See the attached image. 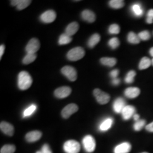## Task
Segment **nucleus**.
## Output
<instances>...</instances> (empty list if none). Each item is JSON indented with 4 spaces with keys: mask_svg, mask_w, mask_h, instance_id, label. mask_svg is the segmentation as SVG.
<instances>
[{
    "mask_svg": "<svg viewBox=\"0 0 153 153\" xmlns=\"http://www.w3.org/2000/svg\"><path fill=\"white\" fill-rule=\"evenodd\" d=\"M100 61L102 65L109 67H113L117 63V60L115 58L111 57H103L100 59Z\"/></svg>",
    "mask_w": 153,
    "mask_h": 153,
    "instance_id": "21",
    "label": "nucleus"
},
{
    "mask_svg": "<svg viewBox=\"0 0 153 153\" xmlns=\"http://www.w3.org/2000/svg\"><path fill=\"white\" fill-rule=\"evenodd\" d=\"M31 1L29 0H21L20 3L16 6V8L19 10H22L26 9L31 3Z\"/></svg>",
    "mask_w": 153,
    "mask_h": 153,
    "instance_id": "31",
    "label": "nucleus"
},
{
    "mask_svg": "<svg viewBox=\"0 0 153 153\" xmlns=\"http://www.w3.org/2000/svg\"><path fill=\"white\" fill-rule=\"evenodd\" d=\"M127 40L128 42L131 44H138L141 41L138 35L133 32H130L128 33Z\"/></svg>",
    "mask_w": 153,
    "mask_h": 153,
    "instance_id": "23",
    "label": "nucleus"
},
{
    "mask_svg": "<svg viewBox=\"0 0 153 153\" xmlns=\"http://www.w3.org/2000/svg\"><path fill=\"white\" fill-rule=\"evenodd\" d=\"M138 35L140 39V40H148L151 38L150 33L147 30H145L140 32L138 33Z\"/></svg>",
    "mask_w": 153,
    "mask_h": 153,
    "instance_id": "35",
    "label": "nucleus"
},
{
    "mask_svg": "<svg viewBox=\"0 0 153 153\" xmlns=\"http://www.w3.org/2000/svg\"><path fill=\"white\" fill-rule=\"evenodd\" d=\"M131 11L136 16H141L143 14L142 7L140 4H134L131 6Z\"/></svg>",
    "mask_w": 153,
    "mask_h": 153,
    "instance_id": "26",
    "label": "nucleus"
},
{
    "mask_svg": "<svg viewBox=\"0 0 153 153\" xmlns=\"http://www.w3.org/2000/svg\"><path fill=\"white\" fill-rule=\"evenodd\" d=\"M146 22L148 24H152L153 23V9L149 10L147 14Z\"/></svg>",
    "mask_w": 153,
    "mask_h": 153,
    "instance_id": "36",
    "label": "nucleus"
},
{
    "mask_svg": "<svg viewBox=\"0 0 153 153\" xmlns=\"http://www.w3.org/2000/svg\"><path fill=\"white\" fill-rule=\"evenodd\" d=\"M145 124H146V121L145 120H139L134 123V124L133 126L134 129L136 131H140L143 128Z\"/></svg>",
    "mask_w": 153,
    "mask_h": 153,
    "instance_id": "32",
    "label": "nucleus"
},
{
    "mask_svg": "<svg viewBox=\"0 0 153 153\" xmlns=\"http://www.w3.org/2000/svg\"><path fill=\"white\" fill-rule=\"evenodd\" d=\"M152 65H153V59H152Z\"/></svg>",
    "mask_w": 153,
    "mask_h": 153,
    "instance_id": "46",
    "label": "nucleus"
},
{
    "mask_svg": "<svg viewBox=\"0 0 153 153\" xmlns=\"http://www.w3.org/2000/svg\"><path fill=\"white\" fill-rule=\"evenodd\" d=\"M145 128H146V130L147 131H150V132H153V122L146 126Z\"/></svg>",
    "mask_w": 153,
    "mask_h": 153,
    "instance_id": "39",
    "label": "nucleus"
},
{
    "mask_svg": "<svg viewBox=\"0 0 153 153\" xmlns=\"http://www.w3.org/2000/svg\"><path fill=\"white\" fill-rule=\"evenodd\" d=\"M149 53H150V55H151V56H152L153 57V47L150 48L149 51Z\"/></svg>",
    "mask_w": 153,
    "mask_h": 153,
    "instance_id": "44",
    "label": "nucleus"
},
{
    "mask_svg": "<svg viewBox=\"0 0 153 153\" xmlns=\"http://www.w3.org/2000/svg\"><path fill=\"white\" fill-rule=\"evenodd\" d=\"M100 36L98 33L93 34L88 41V46L90 48H93L100 42Z\"/></svg>",
    "mask_w": 153,
    "mask_h": 153,
    "instance_id": "20",
    "label": "nucleus"
},
{
    "mask_svg": "<svg viewBox=\"0 0 153 153\" xmlns=\"http://www.w3.org/2000/svg\"><path fill=\"white\" fill-rule=\"evenodd\" d=\"M152 64V60H150L149 58H148L147 57H143L140 61L138 68L140 70L146 69L148 68H149Z\"/></svg>",
    "mask_w": 153,
    "mask_h": 153,
    "instance_id": "22",
    "label": "nucleus"
},
{
    "mask_svg": "<svg viewBox=\"0 0 153 153\" xmlns=\"http://www.w3.org/2000/svg\"><path fill=\"white\" fill-rule=\"evenodd\" d=\"M136 109L132 105H126L122 111L121 114L124 120H128L130 119L132 116L135 114Z\"/></svg>",
    "mask_w": 153,
    "mask_h": 153,
    "instance_id": "12",
    "label": "nucleus"
},
{
    "mask_svg": "<svg viewBox=\"0 0 153 153\" xmlns=\"http://www.w3.org/2000/svg\"><path fill=\"white\" fill-rule=\"evenodd\" d=\"M83 144L86 152L88 153H92L95 149V140L94 138L90 135L86 136L83 138Z\"/></svg>",
    "mask_w": 153,
    "mask_h": 153,
    "instance_id": "5",
    "label": "nucleus"
},
{
    "mask_svg": "<svg viewBox=\"0 0 153 153\" xmlns=\"http://www.w3.org/2000/svg\"><path fill=\"white\" fill-rule=\"evenodd\" d=\"M42 153H52L48 144H44L42 149Z\"/></svg>",
    "mask_w": 153,
    "mask_h": 153,
    "instance_id": "37",
    "label": "nucleus"
},
{
    "mask_svg": "<svg viewBox=\"0 0 153 153\" xmlns=\"http://www.w3.org/2000/svg\"><path fill=\"white\" fill-rule=\"evenodd\" d=\"M119 74V71L118 69H115L110 72L109 75L111 78H112L113 79H115V78H117V76H118Z\"/></svg>",
    "mask_w": 153,
    "mask_h": 153,
    "instance_id": "38",
    "label": "nucleus"
},
{
    "mask_svg": "<svg viewBox=\"0 0 153 153\" xmlns=\"http://www.w3.org/2000/svg\"><path fill=\"white\" fill-rule=\"evenodd\" d=\"M72 41L71 36L68 35L66 33H63L60 35L59 39V44L60 45H65L70 43Z\"/></svg>",
    "mask_w": 153,
    "mask_h": 153,
    "instance_id": "27",
    "label": "nucleus"
},
{
    "mask_svg": "<svg viewBox=\"0 0 153 153\" xmlns=\"http://www.w3.org/2000/svg\"><path fill=\"white\" fill-rule=\"evenodd\" d=\"M109 5L113 9H119L123 7L125 3L123 0H111L109 2Z\"/></svg>",
    "mask_w": 153,
    "mask_h": 153,
    "instance_id": "24",
    "label": "nucleus"
},
{
    "mask_svg": "<svg viewBox=\"0 0 153 153\" xmlns=\"http://www.w3.org/2000/svg\"><path fill=\"white\" fill-rule=\"evenodd\" d=\"M40 44L38 39L33 38L28 42L26 47V51L27 53H36L40 49Z\"/></svg>",
    "mask_w": 153,
    "mask_h": 153,
    "instance_id": "7",
    "label": "nucleus"
},
{
    "mask_svg": "<svg viewBox=\"0 0 153 153\" xmlns=\"http://www.w3.org/2000/svg\"><path fill=\"white\" fill-rule=\"evenodd\" d=\"M21 2V0H13L11 1V4L13 6H17Z\"/></svg>",
    "mask_w": 153,
    "mask_h": 153,
    "instance_id": "42",
    "label": "nucleus"
},
{
    "mask_svg": "<svg viewBox=\"0 0 153 153\" xmlns=\"http://www.w3.org/2000/svg\"><path fill=\"white\" fill-rule=\"evenodd\" d=\"M133 119H134V120L136 121L139 120V119H140V115L135 114L134 116H133Z\"/></svg>",
    "mask_w": 153,
    "mask_h": 153,
    "instance_id": "43",
    "label": "nucleus"
},
{
    "mask_svg": "<svg viewBox=\"0 0 153 153\" xmlns=\"http://www.w3.org/2000/svg\"><path fill=\"white\" fill-rule=\"evenodd\" d=\"M124 94L128 98H136L140 94V90L137 88H127L124 91Z\"/></svg>",
    "mask_w": 153,
    "mask_h": 153,
    "instance_id": "17",
    "label": "nucleus"
},
{
    "mask_svg": "<svg viewBox=\"0 0 153 153\" xmlns=\"http://www.w3.org/2000/svg\"><path fill=\"white\" fill-rule=\"evenodd\" d=\"M78 110V105L74 103L68 104L64 108L61 112V115L64 119H68L73 114L76 113Z\"/></svg>",
    "mask_w": 153,
    "mask_h": 153,
    "instance_id": "8",
    "label": "nucleus"
},
{
    "mask_svg": "<svg viewBox=\"0 0 153 153\" xmlns=\"http://www.w3.org/2000/svg\"><path fill=\"white\" fill-rule=\"evenodd\" d=\"M42 136V133L39 131H30L26 135V140L28 142H36Z\"/></svg>",
    "mask_w": 153,
    "mask_h": 153,
    "instance_id": "13",
    "label": "nucleus"
},
{
    "mask_svg": "<svg viewBox=\"0 0 153 153\" xmlns=\"http://www.w3.org/2000/svg\"><path fill=\"white\" fill-rule=\"evenodd\" d=\"M85 55V51L84 49L78 47L71 49L67 53L66 57L69 60L71 61H76L82 59Z\"/></svg>",
    "mask_w": 153,
    "mask_h": 153,
    "instance_id": "2",
    "label": "nucleus"
},
{
    "mask_svg": "<svg viewBox=\"0 0 153 153\" xmlns=\"http://www.w3.org/2000/svg\"><path fill=\"white\" fill-rule=\"evenodd\" d=\"M136 75V71H129L126 76V78H125V82L128 84H130V83H132L133 82H134V77Z\"/></svg>",
    "mask_w": 153,
    "mask_h": 153,
    "instance_id": "29",
    "label": "nucleus"
},
{
    "mask_svg": "<svg viewBox=\"0 0 153 153\" xmlns=\"http://www.w3.org/2000/svg\"><path fill=\"white\" fill-rule=\"evenodd\" d=\"M120 79H119L117 78H115V79H113L112 81V83L114 86L119 85L120 84Z\"/></svg>",
    "mask_w": 153,
    "mask_h": 153,
    "instance_id": "41",
    "label": "nucleus"
},
{
    "mask_svg": "<svg viewBox=\"0 0 153 153\" xmlns=\"http://www.w3.org/2000/svg\"><path fill=\"white\" fill-rule=\"evenodd\" d=\"M126 101L124 99L119 98L116 99L113 104V108L116 113L120 114L126 107Z\"/></svg>",
    "mask_w": 153,
    "mask_h": 153,
    "instance_id": "15",
    "label": "nucleus"
},
{
    "mask_svg": "<svg viewBox=\"0 0 153 153\" xmlns=\"http://www.w3.org/2000/svg\"><path fill=\"white\" fill-rule=\"evenodd\" d=\"M37 56L36 53H27L23 59V63L25 65H28L33 62L36 60Z\"/></svg>",
    "mask_w": 153,
    "mask_h": 153,
    "instance_id": "25",
    "label": "nucleus"
},
{
    "mask_svg": "<svg viewBox=\"0 0 153 153\" xmlns=\"http://www.w3.org/2000/svg\"><path fill=\"white\" fill-rule=\"evenodd\" d=\"M36 153H42V152H40V151H38V152H36Z\"/></svg>",
    "mask_w": 153,
    "mask_h": 153,
    "instance_id": "45",
    "label": "nucleus"
},
{
    "mask_svg": "<svg viewBox=\"0 0 153 153\" xmlns=\"http://www.w3.org/2000/svg\"><path fill=\"white\" fill-rule=\"evenodd\" d=\"M147 153V152H143V153Z\"/></svg>",
    "mask_w": 153,
    "mask_h": 153,
    "instance_id": "47",
    "label": "nucleus"
},
{
    "mask_svg": "<svg viewBox=\"0 0 153 153\" xmlns=\"http://www.w3.org/2000/svg\"><path fill=\"white\" fill-rule=\"evenodd\" d=\"M64 149L66 153H78L81 149V146L75 140H69L65 142Z\"/></svg>",
    "mask_w": 153,
    "mask_h": 153,
    "instance_id": "3",
    "label": "nucleus"
},
{
    "mask_svg": "<svg viewBox=\"0 0 153 153\" xmlns=\"http://www.w3.org/2000/svg\"><path fill=\"white\" fill-rule=\"evenodd\" d=\"M108 44L112 49H115L120 45V43L117 38H113L109 40Z\"/></svg>",
    "mask_w": 153,
    "mask_h": 153,
    "instance_id": "30",
    "label": "nucleus"
},
{
    "mask_svg": "<svg viewBox=\"0 0 153 153\" xmlns=\"http://www.w3.org/2000/svg\"><path fill=\"white\" fill-rule=\"evenodd\" d=\"M61 71L71 81L73 82L76 81L77 73L73 67L71 66H65L61 69Z\"/></svg>",
    "mask_w": 153,
    "mask_h": 153,
    "instance_id": "6",
    "label": "nucleus"
},
{
    "mask_svg": "<svg viewBox=\"0 0 153 153\" xmlns=\"http://www.w3.org/2000/svg\"><path fill=\"white\" fill-rule=\"evenodd\" d=\"M0 129L4 134L9 136H13L14 133V128L11 124L2 121L0 124Z\"/></svg>",
    "mask_w": 153,
    "mask_h": 153,
    "instance_id": "11",
    "label": "nucleus"
},
{
    "mask_svg": "<svg viewBox=\"0 0 153 153\" xmlns=\"http://www.w3.org/2000/svg\"><path fill=\"white\" fill-rule=\"evenodd\" d=\"M33 79L27 71H22L19 73L18 78V86L21 90H26L31 87Z\"/></svg>",
    "mask_w": 153,
    "mask_h": 153,
    "instance_id": "1",
    "label": "nucleus"
},
{
    "mask_svg": "<svg viewBox=\"0 0 153 153\" xmlns=\"http://www.w3.org/2000/svg\"><path fill=\"white\" fill-rule=\"evenodd\" d=\"M120 31V28L117 24H112L109 26L108 33L111 34H118Z\"/></svg>",
    "mask_w": 153,
    "mask_h": 153,
    "instance_id": "33",
    "label": "nucleus"
},
{
    "mask_svg": "<svg viewBox=\"0 0 153 153\" xmlns=\"http://www.w3.org/2000/svg\"><path fill=\"white\" fill-rule=\"evenodd\" d=\"M16 148L14 145H5L1 149L0 153H14Z\"/></svg>",
    "mask_w": 153,
    "mask_h": 153,
    "instance_id": "28",
    "label": "nucleus"
},
{
    "mask_svg": "<svg viewBox=\"0 0 153 153\" xmlns=\"http://www.w3.org/2000/svg\"><path fill=\"white\" fill-rule=\"evenodd\" d=\"M78 29H79L78 23L76 22H72L66 28L65 33L68 35L71 36L72 35H74L78 31Z\"/></svg>",
    "mask_w": 153,
    "mask_h": 153,
    "instance_id": "18",
    "label": "nucleus"
},
{
    "mask_svg": "<svg viewBox=\"0 0 153 153\" xmlns=\"http://www.w3.org/2000/svg\"><path fill=\"white\" fill-rule=\"evenodd\" d=\"M81 16L84 21L88 23L94 22L96 19V16L94 13L89 10H85L82 11Z\"/></svg>",
    "mask_w": 153,
    "mask_h": 153,
    "instance_id": "16",
    "label": "nucleus"
},
{
    "mask_svg": "<svg viewBox=\"0 0 153 153\" xmlns=\"http://www.w3.org/2000/svg\"><path fill=\"white\" fill-rule=\"evenodd\" d=\"M36 108V106L35 104H33L30 105L29 107H28L27 109H25L23 113L24 117H27L32 115L33 113L35 111Z\"/></svg>",
    "mask_w": 153,
    "mask_h": 153,
    "instance_id": "34",
    "label": "nucleus"
},
{
    "mask_svg": "<svg viewBox=\"0 0 153 153\" xmlns=\"http://www.w3.org/2000/svg\"><path fill=\"white\" fill-rule=\"evenodd\" d=\"M113 124V119L112 118H107L100 124L99 129L101 131H107L111 128Z\"/></svg>",
    "mask_w": 153,
    "mask_h": 153,
    "instance_id": "19",
    "label": "nucleus"
},
{
    "mask_svg": "<svg viewBox=\"0 0 153 153\" xmlns=\"http://www.w3.org/2000/svg\"><path fill=\"white\" fill-rule=\"evenodd\" d=\"M56 18V13L53 10H47L43 13L41 16V21L45 23H49L53 22Z\"/></svg>",
    "mask_w": 153,
    "mask_h": 153,
    "instance_id": "10",
    "label": "nucleus"
},
{
    "mask_svg": "<svg viewBox=\"0 0 153 153\" xmlns=\"http://www.w3.org/2000/svg\"><path fill=\"white\" fill-rule=\"evenodd\" d=\"M131 145L128 142H123L116 146L114 153H128L131 150Z\"/></svg>",
    "mask_w": 153,
    "mask_h": 153,
    "instance_id": "14",
    "label": "nucleus"
},
{
    "mask_svg": "<svg viewBox=\"0 0 153 153\" xmlns=\"http://www.w3.org/2000/svg\"><path fill=\"white\" fill-rule=\"evenodd\" d=\"M93 94L99 104H107L110 100L109 94L102 91L99 88H95L93 91Z\"/></svg>",
    "mask_w": 153,
    "mask_h": 153,
    "instance_id": "4",
    "label": "nucleus"
},
{
    "mask_svg": "<svg viewBox=\"0 0 153 153\" xmlns=\"http://www.w3.org/2000/svg\"><path fill=\"white\" fill-rule=\"evenodd\" d=\"M5 47L4 44L1 45V46H0V59H2V57L4 55V51H5Z\"/></svg>",
    "mask_w": 153,
    "mask_h": 153,
    "instance_id": "40",
    "label": "nucleus"
},
{
    "mask_svg": "<svg viewBox=\"0 0 153 153\" xmlns=\"http://www.w3.org/2000/svg\"><path fill=\"white\" fill-rule=\"evenodd\" d=\"M71 93V88L68 86H62L57 88L54 92L55 96L59 99L65 98Z\"/></svg>",
    "mask_w": 153,
    "mask_h": 153,
    "instance_id": "9",
    "label": "nucleus"
}]
</instances>
